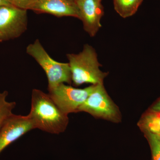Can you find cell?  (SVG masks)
<instances>
[{
    "instance_id": "cell-1",
    "label": "cell",
    "mask_w": 160,
    "mask_h": 160,
    "mask_svg": "<svg viewBox=\"0 0 160 160\" xmlns=\"http://www.w3.org/2000/svg\"><path fill=\"white\" fill-rule=\"evenodd\" d=\"M27 115L35 129L51 134L64 132L69 122L68 115L60 109L48 93L38 89L32 91L31 107Z\"/></svg>"
},
{
    "instance_id": "cell-2",
    "label": "cell",
    "mask_w": 160,
    "mask_h": 160,
    "mask_svg": "<svg viewBox=\"0 0 160 160\" xmlns=\"http://www.w3.org/2000/svg\"><path fill=\"white\" fill-rule=\"evenodd\" d=\"M67 58L71 70L72 81L74 86L103 84L108 73L100 69L101 65L98 61L96 52L92 46L86 44L82 51L78 54L68 53Z\"/></svg>"
},
{
    "instance_id": "cell-3",
    "label": "cell",
    "mask_w": 160,
    "mask_h": 160,
    "mask_svg": "<svg viewBox=\"0 0 160 160\" xmlns=\"http://www.w3.org/2000/svg\"><path fill=\"white\" fill-rule=\"evenodd\" d=\"M26 52L37 62L45 71L48 81V90H51L62 83L72 82L69 63L58 62L50 57L38 39L29 44Z\"/></svg>"
},
{
    "instance_id": "cell-4",
    "label": "cell",
    "mask_w": 160,
    "mask_h": 160,
    "mask_svg": "<svg viewBox=\"0 0 160 160\" xmlns=\"http://www.w3.org/2000/svg\"><path fill=\"white\" fill-rule=\"evenodd\" d=\"M94 117L118 122L121 115L118 106L107 93L103 84L97 85L95 89L78 109Z\"/></svg>"
},
{
    "instance_id": "cell-5",
    "label": "cell",
    "mask_w": 160,
    "mask_h": 160,
    "mask_svg": "<svg viewBox=\"0 0 160 160\" xmlns=\"http://www.w3.org/2000/svg\"><path fill=\"white\" fill-rule=\"evenodd\" d=\"M96 86L92 85L84 89H78L62 83L48 90V94L60 109L68 115L78 112L80 106L94 91Z\"/></svg>"
},
{
    "instance_id": "cell-6",
    "label": "cell",
    "mask_w": 160,
    "mask_h": 160,
    "mask_svg": "<svg viewBox=\"0 0 160 160\" xmlns=\"http://www.w3.org/2000/svg\"><path fill=\"white\" fill-rule=\"evenodd\" d=\"M27 11L12 5L0 7V42L16 38L26 31Z\"/></svg>"
},
{
    "instance_id": "cell-7",
    "label": "cell",
    "mask_w": 160,
    "mask_h": 160,
    "mask_svg": "<svg viewBox=\"0 0 160 160\" xmlns=\"http://www.w3.org/2000/svg\"><path fill=\"white\" fill-rule=\"evenodd\" d=\"M35 129L28 115L12 114L0 129V154L21 137Z\"/></svg>"
},
{
    "instance_id": "cell-8",
    "label": "cell",
    "mask_w": 160,
    "mask_h": 160,
    "mask_svg": "<svg viewBox=\"0 0 160 160\" xmlns=\"http://www.w3.org/2000/svg\"><path fill=\"white\" fill-rule=\"evenodd\" d=\"M102 0H75L85 31L92 37L102 27L101 19L104 15Z\"/></svg>"
},
{
    "instance_id": "cell-9",
    "label": "cell",
    "mask_w": 160,
    "mask_h": 160,
    "mask_svg": "<svg viewBox=\"0 0 160 160\" xmlns=\"http://www.w3.org/2000/svg\"><path fill=\"white\" fill-rule=\"evenodd\" d=\"M32 10L59 18L72 17L79 19V13L75 0H38Z\"/></svg>"
},
{
    "instance_id": "cell-10",
    "label": "cell",
    "mask_w": 160,
    "mask_h": 160,
    "mask_svg": "<svg viewBox=\"0 0 160 160\" xmlns=\"http://www.w3.org/2000/svg\"><path fill=\"white\" fill-rule=\"evenodd\" d=\"M138 126L146 133L160 136V111L151 109L141 118Z\"/></svg>"
},
{
    "instance_id": "cell-11",
    "label": "cell",
    "mask_w": 160,
    "mask_h": 160,
    "mask_svg": "<svg viewBox=\"0 0 160 160\" xmlns=\"http://www.w3.org/2000/svg\"><path fill=\"white\" fill-rule=\"evenodd\" d=\"M143 0H113L115 10L121 17L126 18L135 14Z\"/></svg>"
},
{
    "instance_id": "cell-12",
    "label": "cell",
    "mask_w": 160,
    "mask_h": 160,
    "mask_svg": "<svg viewBox=\"0 0 160 160\" xmlns=\"http://www.w3.org/2000/svg\"><path fill=\"white\" fill-rule=\"evenodd\" d=\"M8 95V91L0 92V129L6 120L13 114L12 110L16 106L15 102L6 100Z\"/></svg>"
},
{
    "instance_id": "cell-13",
    "label": "cell",
    "mask_w": 160,
    "mask_h": 160,
    "mask_svg": "<svg viewBox=\"0 0 160 160\" xmlns=\"http://www.w3.org/2000/svg\"><path fill=\"white\" fill-rule=\"evenodd\" d=\"M151 150L152 160H160V138L159 136L146 133Z\"/></svg>"
},
{
    "instance_id": "cell-14",
    "label": "cell",
    "mask_w": 160,
    "mask_h": 160,
    "mask_svg": "<svg viewBox=\"0 0 160 160\" xmlns=\"http://www.w3.org/2000/svg\"><path fill=\"white\" fill-rule=\"evenodd\" d=\"M12 6L25 10H31L38 0H8Z\"/></svg>"
},
{
    "instance_id": "cell-15",
    "label": "cell",
    "mask_w": 160,
    "mask_h": 160,
    "mask_svg": "<svg viewBox=\"0 0 160 160\" xmlns=\"http://www.w3.org/2000/svg\"><path fill=\"white\" fill-rule=\"evenodd\" d=\"M12 4L8 0H0V7L4 6H11Z\"/></svg>"
},
{
    "instance_id": "cell-16",
    "label": "cell",
    "mask_w": 160,
    "mask_h": 160,
    "mask_svg": "<svg viewBox=\"0 0 160 160\" xmlns=\"http://www.w3.org/2000/svg\"><path fill=\"white\" fill-rule=\"evenodd\" d=\"M152 109L160 111V100L152 108Z\"/></svg>"
},
{
    "instance_id": "cell-17",
    "label": "cell",
    "mask_w": 160,
    "mask_h": 160,
    "mask_svg": "<svg viewBox=\"0 0 160 160\" xmlns=\"http://www.w3.org/2000/svg\"><path fill=\"white\" fill-rule=\"evenodd\" d=\"M159 137H160V136H159Z\"/></svg>"
}]
</instances>
